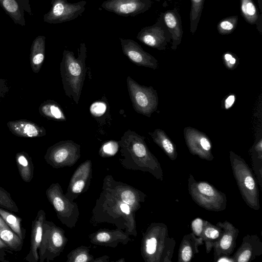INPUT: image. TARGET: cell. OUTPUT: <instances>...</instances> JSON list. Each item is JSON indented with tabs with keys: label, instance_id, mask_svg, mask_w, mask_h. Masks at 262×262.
Segmentation results:
<instances>
[{
	"label": "cell",
	"instance_id": "6da1fadb",
	"mask_svg": "<svg viewBox=\"0 0 262 262\" xmlns=\"http://www.w3.org/2000/svg\"><path fill=\"white\" fill-rule=\"evenodd\" d=\"M118 143L124 157L123 164L135 166L136 169L148 172L157 179L163 180L160 163L148 148L144 137L128 129L124 133Z\"/></svg>",
	"mask_w": 262,
	"mask_h": 262
},
{
	"label": "cell",
	"instance_id": "7a4b0ae2",
	"mask_svg": "<svg viewBox=\"0 0 262 262\" xmlns=\"http://www.w3.org/2000/svg\"><path fill=\"white\" fill-rule=\"evenodd\" d=\"M87 50L81 43L76 57L72 51L64 50L60 63V72L63 90L67 96L78 104L86 74Z\"/></svg>",
	"mask_w": 262,
	"mask_h": 262
},
{
	"label": "cell",
	"instance_id": "3957f363",
	"mask_svg": "<svg viewBox=\"0 0 262 262\" xmlns=\"http://www.w3.org/2000/svg\"><path fill=\"white\" fill-rule=\"evenodd\" d=\"M176 241L162 223H151L143 234L142 253L147 262H171Z\"/></svg>",
	"mask_w": 262,
	"mask_h": 262
},
{
	"label": "cell",
	"instance_id": "277c9868",
	"mask_svg": "<svg viewBox=\"0 0 262 262\" xmlns=\"http://www.w3.org/2000/svg\"><path fill=\"white\" fill-rule=\"evenodd\" d=\"M229 159L242 198L250 208L259 210L258 184L251 169L243 158L232 151L229 152Z\"/></svg>",
	"mask_w": 262,
	"mask_h": 262
},
{
	"label": "cell",
	"instance_id": "5b68a950",
	"mask_svg": "<svg viewBox=\"0 0 262 262\" xmlns=\"http://www.w3.org/2000/svg\"><path fill=\"white\" fill-rule=\"evenodd\" d=\"M188 190L193 201L203 208L215 212L224 210L227 205L226 194L205 181H197L189 174Z\"/></svg>",
	"mask_w": 262,
	"mask_h": 262
},
{
	"label": "cell",
	"instance_id": "8992f818",
	"mask_svg": "<svg viewBox=\"0 0 262 262\" xmlns=\"http://www.w3.org/2000/svg\"><path fill=\"white\" fill-rule=\"evenodd\" d=\"M46 194L60 222L70 228H73L79 215L77 204L63 194L57 183L52 184L46 190Z\"/></svg>",
	"mask_w": 262,
	"mask_h": 262
},
{
	"label": "cell",
	"instance_id": "52a82bcc",
	"mask_svg": "<svg viewBox=\"0 0 262 262\" xmlns=\"http://www.w3.org/2000/svg\"><path fill=\"white\" fill-rule=\"evenodd\" d=\"M67 241L62 228L52 222L45 220L38 249L40 262L53 260L63 250Z\"/></svg>",
	"mask_w": 262,
	"mask_h": 262
},
{
	"label": "cell",
	"instance_id": "ba28073f",
	"mask_svg": "<svg viewBox=\"0 0 262 262\" xmlns=\"http://www.w3.org/2000/svg\"><path fill=\"white\" fill-rule=\"evenodd\" d=\"M127 87L134 110L138 113L150 117L158 105L156 90L152 86L142 85L128 76Z\"/></svg>",
	"mask_w": 262,
	"mask_h": 262
},
{
	"label": "cell",
	"instance_id": "9c48e42d",
	"mask_svg": "<svg viewBox=\"0 0 262 262\" xmlns=\"http://www.w3.org/2000/svg\"><path fill=\"white\" fill-rule=\"evenodd\" d=\"M80 157V145L72 140H64L49 147L44 158L48 164L58 168L73 165Z\"/></svg>",
	"mask_w": 262,
	"mask_h": 262
},
{
	"label": "cell",
	"instance_id": "30bf717a",
	"mask_svg": "<svg viewBox=\"0 0 262 262\" xmlns=\"http://www.w3.org/2000/svg\"><path fill=\"white\" fill-rule=\"evenodd\" d=\"M86 4L84 0L74 3L67 0H51V8L44 14L43 21L57 24L72 20L82 14Z\"/></svg>",
	"mask_w": 262,
	"mask_h": 262
},
{
	"label": "cell",
	"instance_id": "8fae6325",
	"mask_svg": "<svg viewBox=\"0 0 262 262\" xmlns=\"http://www.w3.org/2000/svg\"><path fill=\"white\" fill-rule=\"evenodd\" d=\"M137 38L151 48L164 50L171 41V34L160 17L156 23L143 28L138 33Z\"/></svg>",
	"mask_w": 262,
	"mask_h": 262
},
{
	"label": "cell",
	"instance_id": "7c38bea8",
	"mask_svg": "<svg viewBox=\"0 0 262 262\" xmlns=\"http://www.w3.org/2000/svg\"><path fill=\"white\" fill-rule=\"evenodd\" d=\"M184 136L190 152L207 161H212V144L208 136L204 133L191 127L184 129Z\"/></svg>",
	"mask_w": 262,
	"mask_h": 262
},
{
	"label": "cell",
	"instance_id": "4fadbf2b",
	"mask_svg": "<svg viewBox=\"0 0 262 262\" xmlns=\"http://www.w3.org/2000/svg\"><path fill=\"white\" fill-rule=\"evenodd\" d=\"M151 5L152 0H106L101 7L119 16L134 17L147 11Z\"/></svg>",
	"mask_w": 262,
	"mask_h": 262
},
{
	"label": "cell",
	"instance_id": "5bb4252c",
	"mask_svg": "<svg viewBox=\"0 0 262 262\" xmlns=\"http://www.w3.org/2000/svg\"><path fill=\"white\" fill-rule=\"evenodd\" d=\"M122 52L128 59L135 64L156 69L158 67L157 60L151 54L145 51L135 40L119 37Z\"/></svg>",
	"mask_w": 262,
	"mask_h": 262
},
{
	"label": "cell",
	"instance_id": "9a60e30c",
	"mask_svg": "<svg viewBox=\"0 0 262 262\" xmlns=\"http://www.w3.org/2000/svg\"><path fill=\"white\" fill-rule=\"evenodd\" d=\"M216 225L222 228L223 233L213 248L214 260L220 255H230L233 253L239 234L238 229L227 221L219 222Z\"/></svg>",
	"mask_w": 262,
	"mask_h": 262
},
{
	"label": "cell",
	"instance_id": "2e32d148",
	"mask_svg": "<svg viewBox=\"0 0 262 262\" xmlns=\"http://www.w3.org/2000/svg\"><path fill=\"white\" fill-rule=\"evenodd\" d=\"M91 160L81 163L72 176L66 195L72 200L88 189L92 178V168Z\"/></svg>",
	"mask_w": 262,
	"mask_h": 262
},
{
	"label": "cell",
	"instance_id": "e0dca14e",
	"mask_svg": "<svg viewBox=\"0 0 262 262\" xmlns=\"http://www.w3.org/2000/svg\"><path fill=\"white\" fill-rule=\"evenodd\" d=\"M262 254V242L256 235L245 236L232 256L235 262H249Z\"/></svg>",
	"mask_w": 262,
	"mask_h": 262
},
{
	"label": "cell",
	"instance_id": "ac0fdd59",
	"mask_svg": "<svg viewBox=\"0 0 262 262\" xmlns=\"http://www.w3.org/2000/svg\"><path fill=\"white\" fill-rule=\"evenodd\" d=\"M46 220V213L39 210L31 226L30 251L25 260L29 262H37L39 260L38 249L41 241L43 225Z\"/></svg>",
	"mask_w": 262,
	"mask_h": 262
},
{
	"label": "cell",
	"instance_id": "d6986e66",
	"mask_svg": "<svg viewBox=\"0 0 262 262\" xmlns=\"http://www.w3.org/2000/svg\"><path fill=\"white\" fill-rule=\"evenodd\" d=\"M0 6L16 25H26L25 12L33 15L29 0H0Z\"/></svg>",
	"mask_w": 262,
	"mask_h": 262
},
{
	"label": "cell",
	"instance_id": "ffe728a7",
	"mask_svg": "<svg viewBox=\"0 0 262 262\" xmlns=\"http://www.w3.org/2000/svg\"><path fill=\"white\" fill-rule=\"evenodd\" d=\"M171 34V49L176 50L181 43L183 31L181 16L177 8L167 10L159 15Z\"/></svg>",
	"mask_w": 262,
	"mask_h": 262
},
{
	"label": "cell",
	"instance_id": "44dd1931",
	"mask_svg": "<svg viewBox=\"0 0 262 262\" xmlns=\"http://www.w3.org/2000/svg\"><path fill=\"white\" fill-rule=\"evenodd\" d=\"M7 125L13 135L20 137L36 138L46 135V129L43 126L26 119L10 121Z\"/></svg>",
	"mask_w": 262,
	"mask_h": 262
},
{
	"label": "cell",
	"instance_id": "7402d4cb",
	"mask_svg": "<svg viewBox=\"0 0 262 262\" xmlns=\"http://www.w3.org/2000/svg\"><path fill=\"white\" fill-rule=\"evenodd\" d=\"M203 244L191 232L185 234L181 242L178 251V262H188L199 253V246Z\"/></svg>",
	"mask_w": 262,
	"mask_h": 262
},
{
	"label": "cell",
	"instance_id": "603a6c76",
	"mask_svg": "<svg viewBox=\"0 0 262 262\" xmlns=\"http://www.w3.org/2000/svg\"><path fill=\"white\" fill-rule=\"evenodd\" d=\"M117 193V197L121 201L127 204L132 211H136L140 207V203L144 201L146 195L143 192L130 188L129 186L123 185L114 188Z\"/></svg>",
	"mask_w": 262,
	"mask_h": 262
},
{
	"label": "cell",
	"instance_id": "cb8c5ba5",
	"mask_svg": "<svg viewBox=\"0 0 262 262\" xmlns=\"http://www.w3.org/2000/svg\"><path fill=\"white\" fill-rule=\"evenodd\" d=\"M46 37L37 36L33 41L30 49V62L32 71L38 73L43 64L45 55Z\"/></svg>",
	"mask_w": 262,
	"mask_h": 262
},
{
	"label": "cell",
	"instance_id": "d4e9b609",
	"mask_svg": "<svg viewBox=\"0 0 262 262\" xmlns=\"http://www.w3.org/2000/svg\"><path fill=\"white\" fill-rule=\"evenodd\" d=\"M128 237L124 233L117 230H100L93 234L91 242L96 244L113 247L117 242H122Z\"/></svg>",
	"mask_w": 262,
	"mask_h": 262
},
{
	"label": "cell",
	"instance_id": "484cf974",
	"mask_svg": "<svg viewBox=\"0 0 262 262\" xmlns=\"http://www.w3.org/2000/svg\"><path fill=\"white\" fill-rule=\"evenodd\" d=\"M148 134L171 160L174 161L177 159L178 152L176 147L164 130L157 128L153 132L148 133Z\"/></svg>",
	"mask_w": 262,
	"mask_h": 262
},
{
	"label": "cell",
	"instance_id": "4316f807",
	"mask_svg": "<svg viewBox=\"0 0 262 262\" xmlns=\"http://www.w3.org/2000/svg\"><path fill=\"white\" fill-rule=\"evenodd\" d=\"M253 170L260 188L262 189V139L261 134L256 137L249 150Z\"/></svg>",
	"mask_w": 262,
	"mask_h": 262
},
{
	"label": "cell",
	"instance_id": "83f0119b",
	"mask_svg": "<svg viewBox=\"0 0 262 262\" xmlns=\"http://www.w3.org/2000/svg\"><path fill=\"white\" fill-rule=\"evenodd\" d=\"M241 14L249 24L256 25L261 33V14L259 13L253 0H240Z\"/></svg>",
	"mask_w": 262,
	"mask_h": 262
},
{
	"label": "cell",
	"instance_id": "f1b7e54d",
	"mask_svg": "<svg viewBox=\"0 0 262 262\" xmlns=\"http://www.w3.org/2000/svg\"><path fill=\"white\" fill-rule=\"evenodd\" d=\"M15 161L23 181L30 182L34 176V165L31 157L25 151L19 152L15 155Z\"/></svg>",
	"mask_w": 262,
	"mask_h": 262
},
{
	"label": "cell",
	"instance_id": "f546056e",
	"mask_svg": "<svg viewBox=\"0 0 262 262\" xmlns=\"http://www.w3.org/2000/svg\"><path fill=\"white\" fill-rule=\"evenodd\" d=\"M40 114L47 118L57 121H65L66 118L60 105L52 100L43 101L39 107Z\"/></svg>",
	"mask_w": 262,
	"mask_h": 262
},
{
	"label": "cell",
	"instance_id": "4dcf8cb0",
	"mask_svg": "<svg viewBox=\"0 0 262 262\" xmlns=\"http://www.w3.org/2000/svg\"><path fill=\"white\" fill-rule=\"evenodd\" d=\"M0 238L13 250L20 251L23 245L22 241L6 224L0 215Z\"/></svg>",
	"mask_w": 262,
	"mask_h": 262
},
{
	"label": "cell",
	"instance_id": "1f68e13d",
	"mask_svg": "<svg viewBox=\"0 0 262 262\" xmlns=\"http://www.w3.org/2000/svg\"><path fill=\"white\" fill-rule=\"evenodd\" d=\"M222 233L223 229L220 226L207 221L203 229L202 238L203 243H205L206 252L207 254L211 252Z\"/></svg>",
	"mask_w": 262,
	"mask_h": 262
},
{
	"label": "cell",
	"instance_id": "d6a6232c",
	"mask_svg": "<svg viewBox=\"0 0 262 262\" xmlns=\"http://www.w3.org/2000/svg\"><path fill=\"white\" fill-rule=\"evenodd\" d=\"M0 215L11 230L23 241L25 236L21 226V219L0 207Z\"/></svg>",
	"mask_w": 262,
	"mask_h": 262
},
{
	"label": "cell",
	"instance_id": "836d02e7",
	"mask_svg": "<svg viewBox=\"0 0 262 262\" xmlns=\"http://www.w3.org/2000/svg\"><path fill=\"white\" fill-rule=\"evenodd\" d=\"M191 8L189 14L190 31L193 34L195 32L202 15L205 0H190Z\"/></svg>",
	"mask_w": 262,
	"mask_h": 262
},
{
	"label": "cell",
	"instance_id": "e575fe53",
	"mask_svg": "<svg viewBox=\"0 0 262 262\" xmlns=\"http://www.w3.org/2000/svg\"><path fill=\"white\" fill-rule=\"evenodd\" d=\"M89 249L85 246L78 247L72 251L68 255L69 262H90L93 261V256L89 253Z\"/></svg>",
	"mask_w": 262,
	"mask_h": 262
},
{
	"label": "cell",
	"instance_id": "d590c367",
	"mask_svg": "<svg viewBox=\"0 0 262 262\" xmlns=\"http://www.w3.org/2000/svg\"><path fill=\"white\" fill-rule=\"evenodd\" d=\"M238 17L233 15L221 19L217 25V30L221 35L231 34L235 29L238 22Z\"/></svg>",
	"mask_w": 262,
	"mask_h": 262
},
{
	"label": "cell",
	"instance_id": "8d00e7d4",
	"mask_svg": "<svg viewBox=\"0 0 262 262\" xmlns=\"http://www.w3.org/2000/svg\"><path fill=\"white\" fill-rule=\"evenodd\" d=\"M0 207L14 212L19 211L10 193L2 187H0Z\"/></svg>",
	"mask_w": 262,
	"mask_h": 262
},
{
	"label": "cell",
	"instance_id": "74e56055",
	"mask_svg": "<svg viewBox=\"0 0 262 262\" xmlns=\"http://www.w3.org/2000/svg\"><path fill=\"white\" fill-rule=\"evenodd\" d=\"M207 221L200 217H196L191 221L190 224L192 233L203 244L202 233Z\"/></svg>",
	"mask_w": 262,
	"mask_h": 262
},
{
	"label": "cell",
	"instance_id": "f35d334b",
	"mask_svg": "<svg viewBox=\"0 0 262 262\" xmlns=\"http://www.w3.org/2000/svg\"><path fill=\"white\" fill-rule=\"evenodd\" d=\"M119 147L118 142L109 141L104 143L100 149V155L103 157L112 156L116 154Z\"/></svg>",
	"mask_w": 262,
	"mask_h": 262
},
{
	"label": "cell",
	"instance_id": "ab89813d",
	"mask_svg": "<svg viewBox=\"0 0 262 262\" xmlns=\"http://www.w3.org/2000/svg\"><path fill=\"white\" fill-rule=\"evenodd\" d=\"M223 60L225 66L230 70H232L238 64L237 57L230 52H227L223 55Z\"/></svg>",
	"mask_w": 262,
	"mask_h": 262
},
{
	"label": "cell",
	"instance_id": "60d3db41",
	"mask_svg": "<svg viewBox=\"0 0 262 262\" xmlns=\"http://www.w3.org/2000/svg\"><path fill=\"white\" fill-rule=\"evenodd\" d=\"M106 110V105L100 101L95 102L90 106V112L92 115L95 116H100L103 115Z\"/></svg>",
	"mask_w": 262,
	"mask_h": 262
},
{
	"label": "cell",
	"instance_id": "b9f144b4",
	"mask_svg": "<svg viewBox=\"0 0 262 262\" xmlns=\"http://www.w3.org/2000/svg\"><path fill=\"white\" fill-rule=\"evenodd\" d=\"M10 89L7 80L0 79V101L7 95Z\"/></svg>",
	"mask_w": 262,
	"mask_h": 262
},
{
	"label": "cell",
	"instance_id": "7bdbcfd3",
	"mask_svg": "<svg viewBox=\"0 0 262 262\" xmlns=\"http://www.w3.org/2000/svg\"><path fill=\"white\" fill-rule=\"evenodd\" d=\"M214 261L216 262H235L232 256L222 255L217 257Z\"/></svg>",
	"mask_w": 262,
	"mask_h": 262
},
{
	"label": "cell",
	"instance_id": "ee69618b",
	"mask_svg": "<svg viewBox=\"0 0 262 262\" xmlns=\"http://www.w3.org/2000/svg\"><path fill=\"white\" fill-rule=\"evenodd\" d=\"M235 101V96L233 95L229 96L225 100L224 102V108L225 109H228L230 108L234 103Z\"/></svg>",
	"mask_w": 262,
	"mask_h": 262
},
{
	"label": "cell",
	"instance_id": "f6af8a7d",
	"mask_svg": "<svg viewBox=\"0 0 262 262\" xmlns=\"http://www.w3.org/2000/svg\"><path fill=\"white\" fill-rule=\"evenodd\" d=\"M120 207L121 211L123 213L125 214L126 215H129L130 214L131 210L127 204L122 201L120 204Z\"/></svg>",
	"mask_w": 262,
	"mask_h": 262
},
{
	"label": "cell",
	"instance_id": "bcb514c9",
	"mask_svg": "<svg viewBox=\"0 0 262 262\" xmlns=\"http://www.w3.org/2000/svg\"><path fill=\"white\" fill-rule=\"evenodd\" d=\"M8 247L7 245L0 238V249Z\"/></svg>",
	"mask_w": 262,
	"mask_h": 262
},
{
	"label": "cell",
	"instance_id": "7dc6e473",
	"mask_svg": "<svg viewBox=\"0 0 262 262\" xmlns=\"http://www.w3.org/2000/svg\"><path fill=\"white\" fill-rule=\"evenodd\" d=\"M105 257H104V256H103L101 258L100 257L99 258H98L97 259H95V260L94 259L93 261H107L108 260L107 259L108 258V257L107 256L106 258H105Z\"/></svg>",
	"mask_w": 262,
	"mask_h": 262
},
{
	"label": "cell",
	"instance_id": "c3c4849f",
	"mask_svg": "<svg viewBox=\"0 0 262 262\" xmlns=\"http://www.w3.org/2000/svg\"><path fill=\"white\" fill-rule=\"evenodd\" d=\"M155 1H157V2H160V1H162V0H155ZM165 1H171V0H165Z\"/></svg>",
	"mask_w": 262,
	"mask_h": 262
}]
</instances>
